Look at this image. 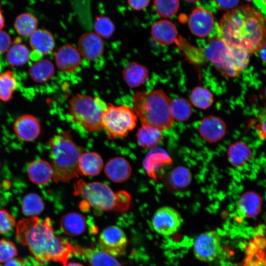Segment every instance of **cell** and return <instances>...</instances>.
Returning <instances> with one entry per match:
<instances>
[{"label": "cell", "mask_w": 266, "mask_h": 266, "mask_svg": "<svg viewBox=\"0 0 266 266\" xmlns=\"http://www.w3.org/2000/svg\"><path fill=\"white\" fill-rule=\"evenodd\" d=\"M128 2L133 9L140 10L148 6L150 0H128Z\"/></svg>", "instance_id": "43"}, {"label": "cell", "mask_w": 266, "mask_h": 266, "mask_svg": "<svg viewBox=\"0 0 266 266\" xmlns=\"http://www.w3.org/2000/svg\"><path fill=\"white\" fill-rule=\"evenodd\" d=\"M0 166H1V163H0Z\"/></svg>", "instance_id": "51"}, {"label": "cell", "mask_w": 266, "mask_h": 266, "mask_svg": "<svg viewBox=\"0 0 266 266\" xmlns=\"http://www.w3.org/2000/svg\"><path fill=\"white\" fill-rule=\"evenodd\" d=\"M154 7L161 17L169 18L177 12L179 7L178 0H154Z\"/></svg>", "instance_id": "36"}, {"label": "cell", "mask_w": 266, "mask_h": 266, "mask_svg": "<svg viewBox=\"0 0 266 266\" xmlns=\"http://www.w3.org/2000/svg\"><path fill=\"white\" fill-rule=\"evenodd\" d=\"M5 25L4 18L2 14L1 9L0 8V30L3 28Z\"/></svg>", "instance_id": "47"}, {"label": "cell", "mask_w": 266, "mask_h": 266, "mask_svg": "<svg viewBox=\"0 0 266 266\" xmlns=\"http://www.w3.org/2000/svg\"><path fill=\"white\" fill-rule=\"evenodd\" d=\"M60 227L63 232L69 236H76L83 233L87 227L85 217L77 212H70L62 217Z\"/></svg>", "instance_id": "24"}, {"label": "cell", "mask_w": 266, "mask_h": 266, "mask_svg": "<svg viewBox=\"0 0 266 266\" xmlns=\"http://www.w3.org/2000/svg\"><path fill=\"white\" fill-rule=\"evenodd\" d=\"M185 0L188 2H195L200 0Z\"/></svg>", "instance_id": "49"}, {"label": "cell", "mask_w": 266, "mask_h": 266, "mask_svg": "<svg viewBox=\"0 0 266 266\" xmlns=\"http://www.w3.org/2000/svg\"><path fill=\"white\" fill-rule=\"evenodd\" d=\"M13 129L20 139L25 141H32L39 135L41 126L34 116L31 114H24L15 121Z\"/></svg>", "instance_id": "15"}, {"label": "cell", "mask_w": 266, "mask_h": 266, "mask_svg": "<svg viewBox=\"0 0 266 266\" xmlns=\"http://www.w3.org/2000/svg\"><path fill=\"white\" fill-rule=\"evenodd\" d=\"M75 252L83 256L92 266H122L114 257L101 249L75 245Z\"/></svg>", "instance_id": "19"}, {"label": "cell", "mask_w": 266, "mask_h": 266, "mask_svg": "<svg viewBox=\"0 0 266 266\" xmlns=\"http://www.w3.org/2000/svg\"><path fill=\"white\" fill-rule=\"evenodd\" d=\"M261 196L253 191L243 193L239 198L237 208L241 215L247 218H254L261 212L262 206Z\"/></svg>", "instance_id": "22"}, {"label": "cell", "mask_w": 266, "mask_h": 266, "mask_svg": "<svg viewBox=\"0 0 266 266\" xmlns=\"http://www.w3.org/2000/svg\"><path fill=\"white\" fill-rule=\"evenodd\" d=\"M214 25L213 14L200 7L195 8L189 17L190 31L192 34L200 38L207 36L212 31Z\"/></svg>", "instance_id": "12"}, {"label": "cell", "mask_w": 266, "mask_h": 266, "mask_svg": "<svg viewBox=\"0 0 266 266\" xmlns=\"http://www.w3.org/2000/svg\"><path fill=\"white\" fill-rule=\"evenodd\" d=\"M18 86L17 79L12 71L0 72V100H10Z\"/></svg>", "instance_id": "31"}, {"label": "cell", "mask_w": 266, "mask_h": 266, "mask_svg": "<svg viewBox=\"0 0 266 266\" xmlns=\"http://www.w3.org/2000/svg\"><path fill=\"white\" fill-rule=\"evenodd\" d=\"M65 266H84L82 264L76 262L67 263Z\"/></svg>", "instance_id": "48"}, {"label": "cell", "mask_w": 266, "mask_h": 266, "mask_svg": "<svg viewBox=\"0 0 266 266\" xmlns=\"http://www.w3.org/2000/svg\"><path fill=\"white\" fill-rule=\"evenodd\" d=\"M103 163L101 156L95 152L82 153L79 160V169L81 174L94 176L101 172Z\"/></svg>", "instance_id": "25"}, {"label": "cell", "mask_w": 266, "mask_h": 266, "mask_svg": "<svg viewBox=\"0 0 266 266\" xmlns=\"http://www.w3.org/2000/svg\"><path fill=\"white\" fill-rule=\"evenodd\" d=\"M74 195L84 199L83 206H91L103 211L123 212L130 207V195L126 191L114 192L107 185L99 182L87 183L78 180L73 186Z\"/></svg>", "instance_id": "5"}, {"label": "cell", "mask_w": 266, "mask_h": 266, "mask_svg": "<svg viewBox=\"0 0 266 266\" xmlns=\"http://www.w3.org/2000/svg\"><path fill=\"white\" fill-rule=\"evenodd\" d=\"M254 128L258 136L266 141V106L259 114Z\"/></svg>", "instance_id": "40"}, {"label": "cell", "mask_w": 266, "mask_h": 266, "mask_svg": "<svg viewBox=\"0 0 266 266\" xmlns=\"http://www.w3.org/2000/svg\"><path fill=\"white\" fill-rule=\"evenodd\" d=\"M45 205L42 198L33 193L26 195L22 202V211L27 216L35 217L44 210Z\"/></svg>", "instance_id": "33"}, {"label": "cell", "mask_w": 266, "mask_h": 266, "mask_svg": "<svg viewBox=\"0 0 266 266\" xmlns=\"http://www.w3.org/2000/svg\"><path fill=\"white\" fill-rule=\"evenodd\" d=\"M100 249L113 257H120L125 252L127 238L124 231L116 226L108 227L100 233L99 238Z\"/></svg>", "instance_id": "11"}, {"label": "cell", "mask_w": 266, "mask_h": 266, "mask_svg": "<svg viewBox=\"0 0 266 266\" xmlns=\"http://www.w3.org/2000/svg\"><path fill=\"white\" fill-rule=\"evenodd\" d=\"M136 139L143 148L152 149L159 145L163 138L162 131L150 126H142L137 131Z\"/></svg>", "instance_id": "28"}, {"label": "cell", "mask_w": 266, "mask_h": 266, "mask_svg": "<svg viewBox=\"0 0 266 266\" xmlns=\"http://www.w3.org/2000/svg\"><path fill=\"white\" fill-rule=\"evenodd\" d=\"M153 39L162 45H169L177 41L178 32L175 25L167 20H161L156 22L151 29Z\"/></svg>", "instance_id": "17"}, {"label": "cell", "mask_w": 266, "mask_h": 266, "mask_svg": "<svg viewBox=\"0 0 266 266\" xmlns=\"http://www.w3.org/2000/svg\"><path fill=\"white\" fill-rule=\"evenodd\" d=\"M16 236L41 264L52 261L65 266L71 255L75 252V245L55 235L48 217L41 221L36 216L20 221L17 225Z\"/></svg>", "instance_id": "2"}, {"label": "cell", "mask_w": 266, "mask_h": 266, "mask_svg": "<svg viewBox=\"0 0 266 266\" xmlns=\"http://www.w3.org/2000/svg\"><path fill=\"white\" fill-rule=\"evenodd\" d=\"M226 125L220 118L208 116L201 121L199 132L201 137L209 143H215L221 140L226 133Z\"/></svg>", "instance_id": "13"}, {"label": "cell", "mask_w": 266, "mask_h": 266, "mask_svg": "<svg viewBox=\"0 0 266 266\" xmlns=\"http://www.w3.org/2000/svg\"><path fill=\"white\" fill-rule=\"evenodd\" d=\"M250 148L244 142L237 141L230 145L227 151L229 162L234 166L242 167L252 157Z\"/></svg>", "instance_id": "26"}, {"label": "cell", "mask_w": 266, "mask_h": 266, "mask_svg": "<svg viewBox=\"0 0 266 266\" xmlns=\"http://www.w3.org/2000/svg\"><path fill=\"white\" fill-rule=\"evenodd\" d=\"M12 44L11 37L5 31L0 30V55L7 52Z\"/></svg>", "instance_id": "41"}, {"label": "cell", "mask_w": 266, "mask_h": 266, "mask_svg": "<svg viewBox=\"0 0 266 266\" xmlns=\"http://www.w3.org/2000/svg\"><path fill=\"white\" fill-rule=\"evenodd\" d=\"M192 179V174L188 168L184 166H178L167 174L166 183L171 189L180 190L187 187Z\"/></svg>", "instance_id": "29"}, {"label": "cell", "mask_w": 266, "mask_h": 266, "mask_svg": "<svg viewBox=\"0 0 266 266\" xmlns=\"http://www.w3.org/2000/svg\"><path fill=\"white\" fill-rule=\"evenodd\" d=\"M124 81L131 88L144 84L149 78V71L144 66L135 62H131L122 71Z\"/></svg>", "instance_id": "23"}, {"label": "cell", "mask_w": 266, "mask_h": 266, "mask_svg": "<svg viewBox=\"0 0 266 266\" xmlns=\"http://www.w3.org/2000/svg\"><path fill=\"white\" fill-rule=\"evenodd\" d=\"M95 33L101 38H108L115 31V26L108 17L101 16L97 17L94 24Z\"/></svg>", "instance_id": "37"}, {"label": "cell", "mask_w": 266, "mask_h": 266, "mask_svg": "<svg viewBox=\"0 0 266 266\" xmlns=\"http://www.w3.org/2000/svg\"><path fill=\"white\" fill-rule=\"evenodd\" d=\"M27 172L30 180L39 185L48 183L53 175L51 165L42 159L35 160L31 162L28 166Z\"/></svg>", "instance_id": "21"}, {"label": "cell", "mask_w": 266, "mask_h": 266, "mask_svg": "<svg viewBox=\"0 0 266 266\" xmlns=\"http://www.w3.org/2000/svg\"><path fill=\"white\" fill-rule=\"evenodd\" d=\"M191 101L196 107L205 109L212 105L213 98L211 92L207 88L198 86L192 91Z\"/></svg>", "instance_id": "35"}, {"label": "cell", "mask_w": 266, "mask_h": 266, "mask_svg": "<svg viewBox=\"0 0 266 266\" xmlns=\"http://www.w3.org/2000/svg\"><path fill=\"white\" fill-rule=\"evenodd\" d=\"M254 1L259 8L263 10L265 7L266 9V0H254Z\"/></svg>", "instance_id": "46"}, {"label": "cell", "mask_w": 266, "mask_h": 266, "mask_svg": "<svg viewBox=\"0 0 266 266\" xmlns=\"http://www.w3.org/2000/svg\"><path fill=\"white\" fill-rule=\"evenodd\" d=\"M202 52L205 58L227 77L237 76L247 67L250 61L248 53L229 46L217 33L210 37Z\"/></svg>", "instance_id": "6"}, {"label": "cell", "mask_w": 266, "mask_h": 266, "mask_svg": "<svg viewBox=\"0 0 266 266\" xmlns=\"http://www.w3.org/2000/svg\"><path fill=\"white\" fill-rule=\"evenodd\" d=\"M171 100L162 89L137 91L133 98V110L142 126L162 131L171 127L174 122L171 112Z\"/></svg>", "instance_id": "3"}, {"label": "cell", "mask_w": 266, "mask_h": 266, "mask_svg": "<svg viewBox=\"0 0 266 266\" xmlns=\"http://www.w3.org/2000/svg\"><path fill=\"white\" fill-rule=\"evenodd\" d=\"M222 251L221 238L216 231H211L199 235L193 245L194 254L200 261L210 262L215 261Z\"/></svg>", "instance_id": "9"}, {"label": "cell", "mask_w": 266, "mask_h": 266, "mask_svg": "<svg viewBox=\"0 0 266 266\" xmlns=\"http://www.w3.org/2000/svg\"><path fill=\"white\" fill-rule=\"evenodd\" d=\"M37 24V20L33 15L29 13H24L16 17L14 27L20 35L27 37L30 36L36 30Z\"/></svg>", "instance_id": "32"}, {"label": "cell", "mask_w": 266, "mask_h": 266, "mask_svg": "<svg viewBox=\"0 0 266 266\" xmlns=\"http://www.w3.org/2000/svg\"><path fill=\"white\" fill-rule=\"evenodd\" d=\"M17 255V249L12 242L5 239H0V263H6Z\"/></svg>", "instance_id": "38"}, {"label": "cell", "mask_w": 266, "mask_h": 266, "mask_svg": "<svg viewBox=\"0 0 266 266\" xmlns=\"http://www.w3.org/2000/svg\"><path fill=\"white\" fill-rule=\"evenodd\" d=\"M16 225L15 218L5 210H0V234L11 231Z\"/></svg>", "instance_id": "39"}, {"label": "cell", "mask_w": 266, "mask_h": 266, "mask_svg": "<svg viewBox=\"0 0 266 266\" xmlns=\"http://www.w3.org/2000/svg\"></svg>", "instance_id": "52"}, {"label": "cell", "mask_w": 266, "mask_h": 266, "mask_svg": "<svg viewBox=\"0 0 266 266\" xmlns=\"http://www.w3.org/2000/svg\"><path fill=\"white\" fill-rule=\"evenodd\" d=\"M53 178L56 182H66L81 174L79 160L83 153L82 147L73 140L68 131H63L48 141Z\"/></svg>", "instance_id": "4"}, {"label": "cell", "mask_w": 266, "mask_h": 266, "mask_svg": "<svg viewBox=\"0 0 266 266\" xmlns=\"http://www.w3.org/2000/svg\"><path fill=\"white\" fill-rule=\"evenodd\" d=\"M54 65L47 59L36 61L28 70L31 79L35 82L40 83L48 81L54 75Z\"/></svg>", "instance_id": "27"}, {"label": "cell", "mask_w": 266, "mask_h": 266, "mask_svg": "<svg viewBox=\"0 0 266 266\" xmlns=\"http://www.w3.org/2000/svg\"><path fill=\"white\" fill-rule=\"evenodd\" d=\"M30 45L34 55L41 57L50 54L55 46L52 34L44 29H36L30 36Z\"/></svg>", "instance_id": "18"}, {"label": "cell", "mask_w": 266, "mask_h": 266, "mask_svg": "<svg viewBox=\"0 0 266 266\" xmlns=\"http://www.w3.org/2000/svg\"><path fill=\"white\" fill-rule=\"evenodd\" d=\"M55 62L59 69L70 73L75 70L81 63V55L77 48L69 44L62 46L55 55Z\"/></svg>", "instance_id": "16"}, {"label": "cell", "mask_w": 266, "mask_h": 266, "mask_svg": "<svg viewBox=\"0 0 266 266\" xmlns=\"http://www.w3.org/2000/svg\"><path fill=\"white\" fill-rule=\"evenodd\" d=\"M4 266H26V265L24 259L14 258L6 262Z\"/></svg>", "instance_id": "44"}, {"label": "cell", "mask_w": 266, "mask_h": 266, "mask_svg": "<svg viewBox=\"0 0 266 266\" xmlns=\"http://www.w3.org/2000/svg\"><path fill=\"white\" fill-rule=\"evenodd\" d=\"M179 212L170 206H165L158 208L152 219V226L157 233L169 236L175 233L183 224Z\"/></svg>", "instance_id": "10"}, {"label": "cell", "mask_w": 266, "mask_h": 266, "mask_svg": "<svg viewBox=\"0 0 266 266\" xmlns=\"http://www.w3.org/2000/svg\"><path fill=\"white\" fill-rule=\"evenodd\" d=\"M239 1V0H214L217 8L223 11L232 10L238 4Z\"/></svg>", "instance_id": "42"}, {"label": "cell", "mask_w": 266, "mask_h": 266, "mask_svg": "<svg viewBox=\"0 0 266 266\" xmlns=\"http://www.w3.org/2000/svg\"><path fill=\"white\" fill-rule=\"evenodd\" d=\"M247 0V1H251L252 0Z\"/></svg>", "instance_id": "50"}, {"label": "cell", "mask_w": 266, "mask_h": 266, "mask_svg": "<svg viewBox=\"0 0 266 266\" xmlns=\"http://www.w3.org/2000/svg\"><path fill=\"white\" fill-rule=\"evenodd\" d=\"M68 104L69 114L75 123L89 132L102 129V117L107 105L100 98L76 94Z\"/></svg>", "instance_id": "7"}, {"label": "cell", "mask_w": 266, "mask_h": 266, "mask_svg": "<svg viewBox=\"0 0 266 266\" xmlns=\"http://www.w3.org/2000/svg\"><path fill=\"white\" fill-rule=\"evenodd\" d=\"M6 52V60L12 66H21L26 64L31 57L27 46L16 39Z\"/></svg>", "instance_id": "30"}, {"label": "cell", "mask_w": 266, "mask_h": 266, "mask_svg": "<svg viewBox=\"0 0 266 266\" xmlns=\"http://www.w3.org/2000/svg\"><path fill=\"white\" fill-rule=\"evenodd\" d=\"M217 33L229 46L242 49L249 54L255 53L266 41V20L256 8L241 6L222 17Z\"/></svg>", "instance_id": "1"}, {"label": "cell", "mask_w": 266, "mask_h": 266, "mask_svg": "<svg viewBox=\"0 0 266 266\" xmlns=\"http://www.w3.org/2000/svg\"><path fill=\"white\" fill-rule=\"evenodd\" d=\"M137 116L133 109L110 103L103 113L101 126L109 139L126 136L136 126Z\"/></svg>", "instance_id": "8"}, {"label": "cell", "mask_w": 266, "mask_h": 266, "mask_svg": "<svg viewBox=\"0 0 266 266\" xmlns=\"http://www.w3.org/2000/svg\"><path fill=\"white\" fill-rule=\"evenodd\" d=\"M261 59L266 63V41L259 51Z\"/></svg>", "instance_id": "45"}, {"label": "cell", "mask_w": 266, "mask_h": 266, "mask_svg": "<svg viewBox=\"0 0 266 266\" xmlns=\"http://www.w3.org/2000/svg\"><path fill=\"white\" fill-rule=\"evenodd\" d=\"M78 50L84 58L94 61L100 57L104 51L102 38L95 33L83 34L78 41Z\"/></svg>", "instance_id": "14"}, {"label": "cell", "mask_w": 266, "mask_h": 266, "mask_svg": "<svg viewBox=\"0 0 266 266\" xmlns=\"http://www.w3.org/2000/svg\"><path fill=\"white\" fill-rule=\"evenodd\" d=\"M104 172L106 176L115 183L127 180L132 173V167L129 162L122 157H115L105 165Z\"/></svg>", "instance_id": "20"}, {"label": "cell", "mask_w": 266, "mask_h": 266, "mask_svg": "<svg viewBox=\"0 0 266 266\" xmlns=\"http://www.w3.org/2000/svg\"><path fill=\"white\" fill-rule=\"evenodd\" d=\"M191 102L184 98H177L171 104V112L174 120L178 121L187 120L192 113Z\"/></svg>", "instance_id": "34"}]
</instances>
